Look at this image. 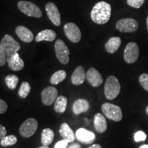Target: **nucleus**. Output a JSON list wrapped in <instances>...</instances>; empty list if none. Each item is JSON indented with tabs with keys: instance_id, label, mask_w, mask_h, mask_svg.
<instances>
[{
	"instance_id": "nucleus-1",
	"label": "nucleus",
	"mask_w": 148,
	"mask_h": 148,
	"mask_svg": "<svg viewBox=\"0 0 148 148\" xmlns=\"http://www.w3.org/2000/svg\"><path fill=\"white\" fill-rule=\"evenodd\" d=\"M111 16V6L106 1L96 3L90 12V18L94 23L102 25L109 21Z\"/></svg>"
},
{
	"instance_id": "nucleus-2",
	"label": "nucleus",
	"mask_w": 148,
	"mask_h": 148,
	"mask_svg": "<svg viewBox=\"0 0 148 148\" xmlns=\"http://www.w3.org/2000/svg\"><path fill=\"white\" fill-rule=\"evenodd\" d=\"M121 90V85L114 75H110L107 78L104 86V94L108 99L112 100L119 95Z\"/></svg>"
},
{
	"instance_id": "nucleus-3",
	"label": "nucleus",
	"mask_w": 148,
	"mask_h": 148,
	"mask_svg": "<svg viewBox=\"0 0 148 148\" xmlns=\"http://www.w3.org/2000/svg\"><path fill=\"white\" fill-rule=\"evenodd\" d=\"M1 45L4 50L7 58L13 56L21 49L20 44L14 39L12 36L5 34L1 39Z\"/></svg>"
},
{
	"instance_id": "nucleus-4",
	"label": "nucleus",
	"mask_w": 148,
	"mask_h": 148,
	"mask_svg": "<svg viewBox=\"0 0 148 148\" xmlns=\"http://www.w3.org/2000/svg\"><path fill=\"white\" fill-rule=\"evenodd\" d=\"M101 110L107 118L112 121H120L123 118L121 108L112 103H104L101 106Z\"/></svg>"
},
{
	"instance_id": "nucleus-5",
	"label": "nucleus",
	"mask_w": 148,
	"mask_h": 148,
	"mask_svg": "<svg viewBox=\"0 0 148 148\" xmlns=\"http://www.w3.org/2000/svg\"><path fill=\"white\" fill-rule=\"evenodd\" d=\"M17 6L20 11L27 16L36 18H40L42 16V12L39 7L30 1H20L18 2Z\"/></svg>"
},
{
	"instance_id": "nucleus-6",
	"label": "nucleus",
	"mask_w": 148,
	"mask_h": 148,
	"mask_svg": "<svg viewBox=\"0 0 148 148\" xmlns=\"http://www.w3.org/2000/svg\"><path fill=\"white\" fill-rule=\"evenodd\" d=\"M116 28L121 32H134L138 28V23L132 18H121L116 22Z\"/></svg>"
},
{
	"instance_id": "nucleus-7",
	"label": "nucleus",
	"mask_w": 148,
	"mask_h": 148,
	"mask_svg": "<svg viewBox=\"0 0 148 148\" xmlns=\"http://www.w3.org/2000/svg\"><path fill=\"white\" fill-rule=\"evenodd\" d=\"M139 56V47L136 42H130L127 43L124 49L123 58L127 63L132 64L137 60Z\"/></svg>"
},
{
	"instance_id": "nucleus-8",
	"label": "nucleus",
	"mask_w": 148,
	"mask_h": 148,
	"mask_svg": "<svg viewBox=\"0 0 148 148\" xmlns=\"http://www.w3.org/2000/svg\"><path fill=\"white\" fill-rule=\"evenodd\" d=\"M56 56L58 60L62 64H66L69 61V49L66 47L65 43L62 40L58 39L56 42L55 45Z\"/></svg>"
},
{
	"instance_id": "nucleus-9",
	"label": "nucleus",
	"mask_w": 148,
	"mask_h": 148,
	"mask_svg": "<svg viewBox=\"0 0 148 148\" xmlns=\"http://www.w3.org/2000/svg\"><path fill=\"white\" fill-rule=\"evenodd\" d=\"M38 127V122L34 118H29L22 123L19 128L20 134L23 137H31L36 132Z\"/></svg>"
},
{
	"instance_id": "nucleus-10",
	"label": "nucleus",
	"mask_w": 148,
	"mask_h": 148,
	"mask_svg": "<svg viewBox=\"0 0 148 148\" xmlns=\"http://www.w3.org/2000/svg\"><path fill=\"white\" fill-rule=\"evenodd\" d=\"M64 32L70 41L77 43L81 39L82 34L79 27L73 23H67L64 25Z\"/></svg>"
},
{
	"instance_id": "nucleus-11",
	"label": "nucleus",
	"mask_w": 148,
	"mask_h": 148,
	"mask_svg": "<svg viewBox=\"0 0 148 148\" xmlns=\"http://www.w3.org/2000/svg\"><path fill=\"white\" fill-rule=\"evenodd\" d=\"M45 10L50 21L56 26L61 25L60 14L57 6L52 2H49L45 5Z\"/></svg>"
},
{
	"instance_id": "nucleus-12",
	"label": "nucleus",
	"mask_w": 148,
	"mask_h": 148,
	"mask_svg": "<svg viewBox=\"0 0 148 148\" xmlns=\"http://www.w3.org/2000/svg\"><path fill=\"white\" fill-rule=\"evenodd\" d=\"M58 97V90L53 86H48L41 92V98L43 104L50 106Z\"/></svg>"
},
{
	"instance_id": "nucleus-13",
	"label": "nucleus",
	"mask_w": 148,
	"mask_h": 148,
	"mask_svg": "<svg viewBox=\"0 0 148 148\" xmlns=\"http://www.w3.org/2000/svg\"><path fill=\"white\" fill-rule=\"evenodd\" d=\"M86 78L93 87H98L103 82V78L100 73L93 67L90 68L86 72Z\"/></svg>"
},
{
	"instance_id": "nucleus-14",
	"label": "nucleus",
	"mask_w": 148,
	"mask_h": 148,
	"mask_svg": "<svg viewBox=\"0 0 148 148\" xmlns=\"http://www.w3.org/2000/svg\"><path fill=\"white\" fill-rule=\"evenodd\" d=\"M75 138L83 143H90L95 140V135L85 128H79L75 132Z\"/></svg>"
},
{
	"instance_id": "nucleus-15",
	"label": "nucleus",
	"mask_w": 148,
	"mask_h": 148,
	"mask_svg": "<svg viewBox=\"0 0 148 148\" xmlns=\"http://www.w3.org/2000/svg\"><path fill=\"white\" fill-rule=\"evenodd\" d=\"M15 32L18 38L25 42H31L34 39V35L32 32L28 28L23 25H18L16 27Z\"/></svg>"
},
{
	"instance_id": "nucleus-16",
	"label": "nucleus",
	"mask_w": 148,
	"mask_h": 148,
	"mask_svg": "<svg viewBox=\"0 0 148 148\" xmlns=\"http://www.w3.org/2000/svg\"><path fill=\"white\" fill-rule=\"evenodd\" d=\"M86 79V73L82 66H78L74 70L71 77V82L74 85H80L84 82Z\"/></svg>"
},
{
	"instance_id": "nucleus-17",
	"label": "nucleus",
	"mask_w": 148,
	"mask_h": 148,
	"mask_svg": "<svg viewBox=\"0 0 148 148\" xmlns=\"http://www.w3.org/2000/svg\"><path fill=\"white\" fill-rule=\"evenodd\" d=\"M9 68L12 71H18L23 69L24 67V62L22 59L20 58L18 53L14 54L13 56L7 58Z\"/></svg>"
},
{
	"instance_id": "nucleus-18",
	"label": "nucleus",
	"mask_w": 148,
	"mask_h": 148,
	"mask_svg": "<svg viewBox=\"0 0 148 148\" xmlns=\"http://www.w3.org/2000/svg\"><path fill=\"white\" fill-rule=\"evenodd\" d=\"M89 103L84 99H78L74 101L73 104V112L76 115L80 114L83 112H87L89 109Z\"/></svg>"
},
{
	"instance_id": "nucleus-19",
	"label": "nucleus",
	"mask_w": 148,
	"mask_h": 148,
	"mask_svg": "<svg viewBox=\"0 0 148 148\" xmlns=\"http://www.w3.org/2000/svg\"><path fill=\"white\" fill-rule=\"evenodd\" d=\"M59 132H60L61 136L63 138V139L67 140L69 143H72L75 140V134H74L73 131L66 123H62L60 125Z\"/></svg>"
},
{
	"instance_id": "nucleus-20",
	"label": "nucleus",
	"mask_w": 148,
	"mask_h": 148,
	"mask_svg": "<svg viewBox=\"0 0 148 148\" xmlns=\"http://www.w3.org/2000/svg\"><path fill=\"white\" fill-rule=\"evenodd\" d=\"M94 126L96 131L99 133L106 132L107 130V122L104 116L100 113H97L94 117Z\"/></svg>"
},
{
	"instance_id": "nucleus-21",
	"label": "nucleus",
	"mask_w": 148,
	"mask_h": 148,
	"mask_svg": "<svg viewBox=\"0 0 148 148\" xmlns=\"http://www.w3.org/2000/svg\"><path fill=\"white\" fill-rule=\"evenodd\" d=\"M121 43V40L119 37H111L105 44V49L107 52L114 53L118 50Z\"/></svg>"
},
{
	"instance_id": "nucleus-22",
	"label": "nucleus",
	"mask_w": 148,
	"mask_h": 148,
	"mask_svg": "<svg viewBox=\"0 0 148 148\" xmlns=\"http://www.w3.org/2000/svg\"><path fill=\"white\" fill-rule=\"evenodd\" d=\"M56 38V34L51 29H45L40 32L37 34L35 40L36 42H40L46 40V41H53Z\"/></svg>"
},
{
	"instance_id": "nucleus-23",
	"label": "nucleus",
	"mask_w": 148,
	"mask_h": 148,
	"mask_svg": "<svg viewBox=\"0 0 148 148\" xmlns=\"http://www.w3.org/2000/svg\"><path fill=\"white\" fill-rule=\"evenodd\" d=\"M67 106V99L64 96L60 95L56 98L54 103V110L58 113H63L65 112Z\"/></svg>"
},
{
	"instance_id": "nucleus-24",
	"label": "nucleus",
	"mask_w": 148,
	"mask_h": 148,
	"mask_svg": "<svg viewBox=\"0 0 148 148\" xmlns=\"http://www.w3.org/2000/svg\"><path fill=\"white\" fill-rule=\"evenodd\" d=\"M53 137H54V132L50 128H45L42 130L41 134V143L43 145H49L52 143Z\"/></svg>"
},
{
	"instance_id": "nucleus-25",
	"label": "nucleus",
	"mask_w": 148,
	"mask_h": 148,
	"mask_svg": "<svg viewBox=\"0 0 148 148\" xmlns=\"http://www.w3.org/2000/svg\"><path fill=\"white\" fill-rule=\"evenodd\" d=\"M66 77V73L64 70H59L56 71L50 77V82L52 84H58L62 82Z\"/></svg>"
},
{
	"instance_id": "nucleus-26",
	"label": "nucleus",
	"mask_w": 148,
	"mask_h": 148,
	"mask_svg": "<svg viewBox=\"0 0 148 148\" xmlns=\"http://www.w3.org/2000/svg\"><path fill=\"white\" fill-rule=\"evenodd\" d=\"M18 82V77L15 75H8L5 77V83L10 89H15Z\"/></svg>"
},
{
	"instance_id": "nucleus-27",
	"label": "nucleus",
	"mask_w": 148,
	"mask_h": 148,
	"mask_svg": "<svg viewBox=\"0 0 148 148\" xmlns=\"http://www.w3.org/2000/svg\"><path fill=\"white\" fill-rule=\"evenodd\" d=\"M30 90H31L30 84L27 82H23L21 84V86H20L19 89H18V94L20 97L24 99V98L27 97V95H29Z\"/></svg>"
},
{
	"instance_id": "nucleus-28",
	"label": "nucleus",
	"mask_w": 148,
	"mask_h": 148,
	"mask_svg": "<svg viewBox=\"0 0 148 148\" xmlns=\"http://www.w3.org/2000/svg\"><path fill=\"white\" fill-rule=\"evenodd\" d=\"M17 142V138L14 135H9V136H5V137L1 138L0 144L3 147H7V146L13 145Z\"/></svg>"
},
{
	"instance_id": "nucleus-29",
	"label": "nucleus",
	"mask_w": 148,
	"mask_h": 148,
	"mask_svg": "<svg viewBox=\"0 0 148 148\" xmlns=\"http://www.w3.org/2000/svg\"><path fill=\"white\" fill-rule=\"evenodd\" d=\"M139 83L141 85V86L144 89L148 91V74L147 73H143L140 75L139 79Z\"/></svg>"
},
{
	"instance_id": "nucleus-30",
	"label": "nucleus",
	"mask_w": 148,
	"mask_h": 148,
	"mask_svg": "<svg viewBox=\"0 0 148 148\" xmlns=\"http://www.w3.org/2000/svg\"><path fill=\"white\" fill-rule=\"evenodd\" d=\"M145 0H127V5L134 8H139L143 5Z\"/></svg>"
},
{
	"instance_id": "nucleus-31",
	"label": "nucleus",
	"mask_w": 148,
	"mask_h": 148,
	"mask_svg": "<svg viewBox=\"0 0 148 148\" xmlns=\"http://www.w3.org/2000/svg\"><path fill=\"white\" fill-rule=\"evenodd\" d=\"M146 138H147L146 134L143 131H138L134 134V140L136 142L144 141V140H145Z\"/></svg>"
},
{
	"instance_id": "nucleus-32",
	"label": "nucleus",
	"mask_w": 148,
	"mask_h": 148,
	"mask_svg": "<svg viewBox=\"0 0 148 148\" xmlns=\"http://www.w3.org/2000/svg\"><path fill=\"white\" fill-rule=\"evenodd\" d=\"M7 62V56L0 42V66H4Z\"/></svg>"
},
{
	"instance_id": "nucleus-33",
	"label": "nucleus",
	"mask_w": 148,
	"mask_h": 148,
	"mask_svg": "<svg viewBox=\"0 0 148 148\" xmlns=\"http://www.w3.org/2000/svg\"><path fill=\"white\" fill-rule=\"evenodd\" d=\"M68 143H69V142L64 139L59 140L58 142H57V143L55 144L54 148H66L68 145Z\"/></svg>"
},
{
	"instance_id": "nucleus-34",
	"label": "nucleus",
	"mask_w": 148,
	"mask_h": 148,
	"mask_svg": "<svg viewBox=\"0 0 148 148\" xmlns=\"http://www.w3.org/2000/svg\"><path fill=\"white\" fill-rule=\"evenodd\" d=\"M7 109H8V104L3 101V99H0V114H3L6 112Z\"/></svg>"
},
{
	"instance_id": "nucleus-35",
	"label": "nucleus",
	"mask_w": 148,
	"mask_h": 148,
	"mask_svg": "<svg viewBox=\"0 0 148 148\" xmlns=\"http://www.w3.org/2000/svg\"><path fill=\"white\" fill-rule=\"evenodd\" d=\"M7 134V131L6 129L4 126H3L2 125L0 124V139L3 138V137H5L6 136Z\"/></svg>"
},
{
	"instance_id": "nucleus-36",
	"label": "nucleus",
	"mask_w": 148,
	"mask_h": 148,
	"mask_svg": "<svg viewBox=\"0 0 148 148\" xmlns=\"http://www.w3.org/2000/svg\"><path fill=\"white\" fill-rule=\"evenodd\" d=\"M68 148H82V147H81V146L79 143H72L71 145H70L69 147H68Z\"/></svg>"
},
{
	"instance_id": "nucleus-37",
	"label": "nucleus",
	"mask_w": 148,
	"mask_h": 148,
	"mask_svg": "<svg viewBox=\"0 0 148 148\" xmlns=\"http://www.w3.org/2000/svg\"><path fill=\"white\" fill-rule=\"evenodd\" d=\"M88 148H102V147L99 144H94V145L90 146Z\"/></svg>"
},
{
	"instance_id": "nucleus-38",
	"label": "nucleus",
	"mask_w": 148,
	"mask_h": 148,
	"mask_svg": "<svg viewBox=\"0 0 148 148\" xmlns=\"http://www.w3.org/2000/svg\"><path fill=\"white\" fill-rule=\"evenodd\" d=\"M139 148H148V145H143L140 146Z\"/></svg>"
},
{
	"instance_id": "nucleus-39",
	"label": "nucleus",
	"mask_w": 148,
	"mask_h": 148,
	"mask_svg": "<svg viewBox=\"0 0 148 148\" xmlns=\"http://www.w3.org/2000/svg\"><path fill=\"white\" fill-rule=\"evenodd\" d=\"M38 148H49V147H48V146H47V145H42V146H40V147H38Z\"/></svg>"
},
{
	"instance_id": "nucleus-40",
	"label": "nucleus",
	"mask_w": 148,
	"mask_h": 148,
	"mask_svg": "<svg viewBox=\"0 0 148 148\" xmlns=\"http://www.w3.org/2000/svg\"><path fill=\"white\" fill-rule=\"evenodd\" d=\"M146 24H147V31H148V16L147 18V20H146Z\"/></svg>"
},
{
	"instance_id": "nucleus-41",
	"label": "nucleus",
	"mask_w": 148,
	"mask_h": 148,
	"mask_svg": "<svg viewBox=\"0 0 148 148\" xmlns=\"http://www.w3.org/2000/svg\"><path fill=\"white\" fill-rule=\"evenodd\" d=\"M146 112H147V114H148V106L147 107V108H146Z\"/></svg>"
}]
</instances>
